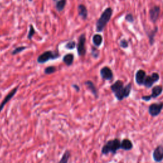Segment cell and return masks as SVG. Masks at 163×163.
<instances>
[{"label":"cell","mask_w":163,"mask_h":163,"mask_svg":"<svg viewBox=\"0 0 163 163\" xmlns=\"http://www.w3.org/2000/svg\"><path fill=\"white\" fill-rule=\"evenodd\" d=\"M110 89L115 98L121 101L130 96L132 90V84L129 83L124 86V82L120 80H117L110 86Z\"/></svg>","instance_id":"obj_1"},{"label":"cell","mask_w":163,"mask_h":163,"mask_svg":"<svg viewBox=\"0 0 163 163\" xmlns=\"http://www.w3.org/2000/svg\"><path fill=\"white\" fill-rule=\"evenodd\" d=\"M112 14L113 10L110 7L107 8L103 11L96 24V30L97 32H101L103 31L106 26L107 25V24L110 20Z\"/></svg>","instance_id":"obj_2"},{"label":"cell","mask_w":163,"mask_h":163,"mask_svg":"<svg viewBox=\"0 0 163 163\" xmlns=\"http://www.w3.org/2000/svg\"><path fill=\"white\" fill-rule=\"evenodd\" d=\"M121 141L118 138H115L113 140H108L106 144L103 146L101 149V153L103 155H108L111 153L112 155H115L119 149H121L120 147Z\"/></svg>","instance_id":"obj_3"},{"label":"cell","mask_w":163,"mask_h":163,"mask_svg":"<svg viewBox=\"0 0 163 163\" xmlns=\"http://www.w3.org/2000/svg\"><path fill=\"white\" fill-rule=\"evenodd\" d=\"M60 57V54L58 52L48 50L40 54L37 58V62L40 64H43L47 63L50 60L56 59Z\"/></svg>","instance_id":"obj_4"},{"label":"cell","mask_w":163,"mask_h":163,"mask_svg":"<svg viewBox=\"0 0 163 163\" xmlns=\"http://www.w3.org/2000/svg\"><path fill=\"white\" fill-rule=\"evenodd\" d=\"M163 92V86L161 85H155L152 89V93L149 96H143L141 100L145 101H149L152 99H156L161 96Z\"/></svg>","instance_id":"obj_5"},{"label":"cell","mask_w":163,"mask_h":163,"mask_svg":"<svg viewBox=\"0 0 163 163\" xmlns=\"http://www.w3.org/2000/svg\"><path fill=\"white\" fill-rule=\"evenodd\" d=\"M160 80V75L157 72H154L152 73L150 75L146 76L143 85L146 88V89H150L151 88L154 84Z\"/></svg>","instance_id":"obj_6"},{"label":"cell","mask_w":163,"mask_h":163,"mask_svg":"<svg viewBox=\"0 0 163 163\" xmlns=\"http://www.w3.org/2000/svg\"><path fill=\"white\" fill-rule=\"evenodd\" d=\"M85 43H86V36L85 34H82L79 38V42L76 45L77 52L79 56H84L86 54V47H85Z\"/></svg>","instance_id":"obj_7"},{"label":"cell","mask_w":163,"mask_h":163,"mask_svg":"<svg viewBox=\"0 0 163 163\" xmlns=\"http://www.w3.org/2000/svg\"><path fill=\"white\" fill-rule=\"evenodd\" d=\"M163 109V102L152 103L149 107V113L152 117H156L161 113Z\"/></svg>","instance_id":"obj_8"},{"label":"cell","mask_w":163,"mask_h":163,"mask_svg":"<svg viewBox=\"0 0 163 163\" xmlns=\"http://www.w3.org/2000/svg\"><path fill=\"white\" fill-rule=\"evenodd\" d=\"M152 157L156 162H161L163 161V145H159L156 146L153 151Z\"/></svg>","instance_id":"obj_9"},{"label":"cell","mask_w":163,"mask_h":163,"mask_svg":"<svg viewBox=\"0 0 163 163\" xmlns=\"http://www.w3.org/2000/svg\"><path fill=\"white\" fill-rule=\"evenodd\" d=\"M161 13V9L159 6H154L149 10V17L151 22L154 24L156 23Z\"/></svg>","instance_id":"obj_10"},{"label":"cell","mask_w":163,"mask_h":163,"mask_svg":"<svg viewBox=\"0 0 163 163\" xmlns=\"http://www.w3.org/2000/svg\"><path fill=\"white\" fill-rule=\"evenodd\" d=\"M100 75L104 80L110 81L113 79V71L108 66H104L101 69Z\"/></svg>","instance_id":"obj_11"},{"label":"cell","mask_w":163,"mask_h":163,"mask_svg":"<svg viewBox=\"0 0 163 163\" xmlns=\"http://www.w3.org/2000/svg\"><path fill=\"white\" fill-rule=\"evenodd\" d=\"M18 89H19V87L17 86L12 89V90L6 96L5 98H4V100L2 101L1 104H0V112L3 110L4 107H5V105L8 103V102H9L12 98H13V97L15 95V94L17 93Z\"/></svg>","instance_id":"obj_12"},{"label":"cell","mask_w":163,"mask_h":163,"mask_svg":"<svg viewBox=\"0 0 163 163\" xmlns=\"http://www.w3.org/2000/svg\"><path fill=\"white\" fill-rule=\"evenodd\" d=\"M146 76V73L145 70H141V69L138 70L136 72V74H135V82L136 84L139 85V86H141V85H143Z\"/></svg>","instance_id":"obj_13"},{"label":"cell","mask_w":163,"mask_h":163,"mask_svg":"<svg viewBox=\"0 0 163 163\" xmlns=\"http://www.w3.org/2000/svg\"><path fill=\"white\" fill-rule=\"evenodd\" d=\"M84 84L86 85L89 90L92 92V94L96 98H98V90H97V89L95 86L94 84L91 80H87L86 82H85Z\"/></svg>","instance_id":"obj_14"},{"label":"cell","mask_w":163,"mask_h":163,"mask_svg":"<svg viewBox=\"0 0 163 163\" xmlns=\"http://www.w3.org/2000/svg\"><path fill=\"white\" fill-rule=\"evenodd\" d=\"M121 149L125 150V151H129L133 149V144L132 141L128 138H125L121 141L120 144Z\"/></svg>","instance_id":"obj_15"},{"label":"cell","mask_w":163,"mask_h":163,"mask_svg":"<svg viewBox=\"0 0 163 163\" xmlns=\"http://www.w3.org/2000/svg\"><path fill=\"white\" fill-rule=\"evenodd\" d=\"M157 31H158V27L157 26L155 27L154 29H153L151 31H146V35H147V37L149 38V43L151 46H152L155 43V36H156Z\"/></svg>","instance_id":"obj_16"},{"label":"cell","mask_w":163,"mask_h":163,"mask_svg":"<svg viewBox=\"0 0 163 163\" xmlns=\"http://www.w3.org/2000/svg\"><path fill=\"white\" fill-rule=\"evenodd\" d=\"M78 13L79 15L83 20H86L88 17V11L86 6L80 4L78 6Z\"/></svg>","instance_id":"obj_17"},{"label":"cell","mask_w":163,"mask_h":163,"mask_svg":"<svg viewBox=\"0 0 163 163\" xmlns=\"http://www.w3.org/2000/svg\"><path fill=\"white\" fill-rule=\"evenodd\" d=\"M73 61H74V56H73V54H71V53L66 54L63 58V63L68 66L72 65L73 63Z\"/></svg>","instance_id":"obj_18"},{"label":"cell","mask_w":163,"mask_h":163,"mask_svg":"<svg viewBox=\"0 0 163 163\" xmlns=\"http://www.w3.org/2000/svg\"><path fill=\"white\" fill-rule=\"evenodd\" d=\"M92 42L94 46L99 47L103 43V36L100 34H96L92 37Z\"/></svg>","instance_id":"obj_19"},{"label":"cell","mask_w":163,"mask_h":163,"mask_svg":"<svg viewBox=\"0 0 163 163\" xmlns=\"http://www.w3.org/2000/svg\"><path fill=\"white\" fill-rule=\"evenodd\" d=\"M66 5V0H59L56 2V8L59 12H62Z\"/></svg>","instance_id":"obj_20"},{"label":"cell","mask_w":163,"mask_h":163,"mask_svg":"<svg viewBox=\"0 0 163 163\" xmlns=\"http://www.w3.org/2000/svg\"><path fill=\"white\" fill-rule=\"evenodd\" d=\"M70 156H71L70 152L69 151V150H66V151L65 152L63 155L62 157H61V160L59 161V162H64V163L68 162L69 159L70 157Z\"/></svg>","instance_id":"obj_21"},{"label":"cell","mask_w":163,"mask_h":163,"mask_svg":"<svg viewBox=\"0 0 163 163\" xmlns=\"http://www.w3.org/2000/svg\"><path fill=\"white\" fill-rule=\"evenodd\" d=\"M56 71V68L54 66H50L47 67L44 70V73H45L46 75H50L52 74Z\"/></svg>","instance_id":"obj_22"},{"label":"cell","mask_w":163,"mask_h":163,"mask_svg":"<svg viewBox=\"0 0 163 163\" xmlns=\"http://www.w3.org/2000/svg\"><path fill=\"white\" fill-rule=\"evenodd\" d=\"M26 48H27L26 47H23V46H22V47H18L17 48H15L14 50H12V54L14 55V56L17 55V54H19V53L22 52L23 50L26 49Z\"/></svg>","instance_id":"obj_23"},{"label":"cell","mask_w":163,"mask_h":163,"mask_svg":"<svg viewBox=\"0 0 163 163\" xmlns=\"http://www.w3.org/2000/svg\"><path fill=\"white\" fill-rule=\"evenodd\" d=\"M35 32L36 31L33 26L31 24L30 26V30H29V33H28V35H27V38L29 40H31L32 38L33 37L34 35L35 34Z\"/></svg>","instance_id":"obj_24"},{"label":"cell","mask_w":163,"mask_h":163,"mask_svg":"<svg viewBox=\"0 0 163 163\" xmlns=\"http://www.w3.org/2000/svg\"><path fill=\"white\" fill-rule=\"evenodd\" d=\"M76 46V44L74 41H71V42H69L65 45V47L69 50H73V48H75Z\"/></svg>","instance_id":"obj_25"},{"label":"cell","mask_w":163,"mask_h":163,"mask_svg":"<svg viewBox=\"0 0 163 163\" xmlns=\"http://www.w3.org/2000/svg\"><path fill=\"white\" fill-rule=\"evenodd\" d=\"M120 47L122 48H127L129 47V42L126 39H122L120 41Z\"/></svg>","instance_id":"obj_26"},{"label":"cell","mask_w":163,"mask_h":163,"mask_svg":"<svg viewBox=\"0 0 163 163\" xmlns=\"http://www.w3.org/2000/svg\"><path fill=\"white\" fill-rule=\"evenodd\" d=\"M91 54H92V56L94 57V58L97 59L100 56V51H99L98 49H97L96 47H92Z\"/></svg>","instance_id":"obj_27"},{"label":"cell","mask_w":163,"mask_h":163,"mask_svg":"<svg viewBox=\"0 0 163 163\" xmlns=\"http://www.w3.org/2000/svg\"><path fill=\"white\" fill-rule=\"evenodd\" d=\"M125 20L129 23H133L134 21V17H133V14H128L127 15H126L125 17Z\"/></svg>","instance_id":"obj_28"},{"label":"cell","mask_w":163,"mask_h":163,"mask_svg":"<svg viewBox=\"0 0 163 163\" xmlns=\"http://www.w3.org/2000/svg\"><path fill=\"white\" fill-rule=\"evenodd\" d=\"M72 86H73V88H74V89H75L76 92H79V91H80V87H79V86L78 85H76V84H73V85H72Z\"/></svg>","instance_id":"obj_29"},{"label":"cell","mask_w":163,"mask_h":163,"mask_svg":"<svg viewBox=\"0 0 163 163\" xmlns=\"http://www.w3.org/2000/svg\"><path fill=\"white\" fill-rule=\"evenodd\" d=\"M53 1H58V0H53Z\"/></svg>","instance_id":"obj_30"}]
</instances>
